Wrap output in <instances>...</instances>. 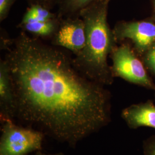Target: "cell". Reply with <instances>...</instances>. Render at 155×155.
I'll return each instance as SVG.
<instances>
[{
	"label": "cell",
	"instance_id": "obj_12",
	"mask_svg": "<svg viewBox=\"0 0 155 155\" xmlns=\"http://www.w3.org/2000/svg\"><path fill=\"white\" fill-rule=\"evenodd\" d=\"M148 71L155 77V41L141 57Z\"/></svg>",
	"mask_w": 155,
	"mask_h": 155
},
{
	"label": "cell",
	"instance_id": "obj_2",
	"mask_svg": "<svg viewBox=\"0 0 155 155\" xmlns=\"http://www.w3.org/2000/svg\"><path fill=\"white\" fill-rule=\"evenodd\" d=\"M111 0H95L80 12L85 24L86 41L82 51L74 56L78 68L86 77L102 85H111L114 78L107 58L117 46L107 22Z\"/></svg>",
	"mask_w": 155,
	"mask_h": 155
},
{
	"label": "cell",
	"instance_id": "obj_13",
	"mask_svg": "<svg viewBox=\"0 0 155 155\" xmlns=\"http://www.w3.org/2000/svg\"><path fill=\"white\" fill-rule=\"evenodd\" d=\"M17 0H0V21H4L8 17L12 6Z\"/></svg>",
	"mask_w": 155,
	"mask_h": 155
},
{
	"label": "cell",
	"instance_id": "obj_9",
	"mask_svg": "<svg viewBox=\"0 0 155 155\" xmlns=\"http://www.w3.org/2000/svg\"><path fill=\"white\" fill-rule=\"evenodd\" d=\"M61 19L58 16L56 18L46 21L19 24L17 27L22 31L31 35L32 36L36 38L51 40L58 31Z\"/></svg>",
	"mask_w": 155,
	"mask_h": 155
},
{
	"label": "cell",
	"instance_id": "obj_4",
	"mask_svg": "<svg viewBox=\"0 0 155 155\" xmlns=\"http://www.w3.org/2000/svg\"><path fill=\"white\" fill-rule=\"evenodd\" d=\"M110 56L112 60L111 70L114 77L120 78L129 83L155 91V83L133 45L124 42L117 45Z\"/></svg>",
	"mask_w": 155,
	"mask_h": 155
},
{
	"label": "cell",
	"instance_id": "obj_16",
	"mask_svg": "<svg viewBox=\"0 0 155 155\" xmlns=\"http://www.w3.org/2000/svg\"><path fill=\"white\" fill-rule=\"evenodd\" d=\"M152 6V15L150 18L155 22V0H150Z\"/></svg>",
	"mask_w": 155,
	"mask_h": 155
},
{
	"label": "cell",
	"instance_id": "obj_17",
	"mask_svg": "<svg viewBox=\"0 0 155 155\" xmlns=\"http://www.w3.org/2000/svg\"><path fill=\"white\" fill-rule=\"evenodd\" d=\"M64 155L63 153H61V152H60V153H55V154H45V153H42L41 152H40V151H38L35 155Z\"/></svg>",
	"mask_w": 155,
	"mask_h": 155
},
{
	"label": "cell",
	"instance_id": "obj_3",
	"mask_svg": "<svg viewBox=\"0 0 155 155\" xmlns=\"http://www.w3.org/2000/svg\"><path fill=\"white\" fill-rule=\"evenodd\" d=\"M0 155H27L41 150L44 133L17 125L11 118L0 117Z\"/></svg>",
	"mask_w": 155,
	"mask_h": 155
},
{
	"label": "cell",
	"instance_id": "obj_7",
	"mask_svg": "<svg viewBox=\"0 0 155 155\" xmlns=\"http://www.w3.org/2000/svg\"><path fill=\"white\" fill-rule=\"evenodd\" d=\"M121 117L130 129L143 127L155 129V105L152 100L125 108L121 112Z\"/></svg>",
	"mask_w": 155,
	"mask_h": 155
},
{
	"label": "cell",
	"instance_id": "obj_5",
	"mask_svg": "<svg viewBox=\"0 0 155 155\" xmlns=\"http://www.w3.org/2000/svg\"><path fill=\"white\" fill-rule=\"evenodd\" d=\"M113 31L117 43L130 40L140 57L155 41V22L150 17L141 20L119 21Z\"/></svg>",
	"mask_w": 155,
	"mask_h": 155
},
{
	"label": "cell",
	"instance_id": "obj_15",
	"mask_svg": "<svg viewBox=\"0 0 155 155\" xmlns=\"http://www.w3.org/2000/svg\"><path fill=\"white\" fill-rule=\"evenodd\" d=\"M27 1L30 5L38 4L51 9L57 4L58 0H27Z\"/></svg>",
	"mask_w": 155,
	"mask_h": 155
},
{
	"label": "cell",
	"instance_id": "obj_10",
	"mask_svg": "<svg viewBox=\"0 0 155 155\" xmlns=\"http://www.w3.org/2000/svg\"><path fill=\"white\" fill-rule=\"evenodd\" d=\"M95 0H58V11L56 13L61 18L79 16L80 12Z\"/></svg>",
	"mask_w": 155,
	"mask_h": 155
},
{
	"label": "cell",
	"instance_id": "obj_6",
	"mask_svg": "<svg viewBox=\"0 0 155 155\" xmlns=\"http://www.w3.org/2000/svg\"><path fill=\"white\" fill-rule=\"evenodd\" d=\"M85 24L80 16L61 18L59 27L51 40V45L77 55L86 45Z\"/></svg>",
	"mask_w": 155,
	"mask_h": 155
},
{
	"label": "cell",
	"instance_id": "obj_8",
	"mask_svg": "<svg viewBox=\"0 0 155 155\" xmlns=\"http://www.w3.org/2000/svg\"><path fill=\"white\" fill-rule=\"evenodd\" d=\"M14 113L15 97L9 68L4 59H1L0 117H8L13 120Z\"/></svg>",
	"mask_w": 155,
	"mask_h": 155
},
{
	"label": "cell",
	"instance_id": "obj_18",
	"mask_svg": "<svg viewBox=\"0 0 155 155\" xmlns=\"http://www.w3.org/2000/svg\"></svg>",
	"mask_w": 155,
	"mask_h": 155
},
{
	"label": "cell",
	"instance_id": "obj_11",
	"mask_svg": "<svg viewBox=\"0 0 155 155\" xmlns=\"http://www.w3.org/2000/svg\"><path fill=\"white\" fill-rule=\"evenodd\" d=\"M58 17V14L52 13L50 9L38 4H33L30 5L27 9L20 24L36 21H46Z\"/></svg>",
	"mask_w": 155,
	"mask_h": 155
},
{
	"label": "cell",
	"instance_id": "obj_1",
	"mask_svg": "<svg viewBox=\"0 0 155 155\" xmlns=\"http://www.w3.org/2000/svg\"><path fill=\"white\" fill-rule=\"evenodd\" d=\"M15 97L14 121L71 147L111 121V95L64 48L21 31L1 39Z\"/></svg>",
	"mask_w": 155,
	"mask_h": 155
},
{
	"label": "cell",
	"instance_id": "obj_14",
	"mask_svg": "<svg viewBox=\"0 0 155 155\" xmlns=\"http://www.w3.org/2000/svg\"><path fill=\"white\" fill-rule=\"evenodd\" d=\"M143 148L144 155H155V135L144 140Z\"/></svg>",
	"mask_w": 155,
	"mask_h": 155
}]
</instances>
